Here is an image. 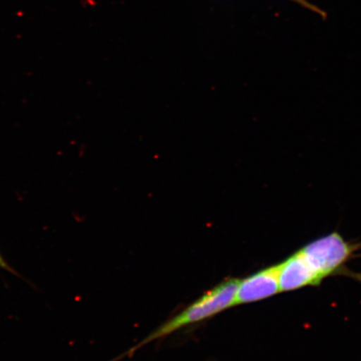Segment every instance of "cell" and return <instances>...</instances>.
<instances>
[{"mask_svg":"<svg viewBox=\"0 0 361 361\" xmlns=\"http://www.w3.org/2000/svg\"><path fill=\"white\" fill-rule=\"evenodd\" d=\"M240 281L237 279H228L219 284L213 290L205 293L200 300L194 302L186 310L180 312L168 322L152 333L150 336L144 338L137 345L130 349L125 355H133L134 352L152 341L170 335L184 326H190L202 322L211 316L222 312L235 305L238 288Z\"/></svg>","mask_w":361,"mask_h":361,"instance_id":"cell-1","label":"cell"},{"mask_svg":"<svg viewBox=\"0 0 361 361\" xmlns=\"http://www.w3.org/2000/svg\"><path fill=\"white\" fill-rule=\"evenodd\" d=\"M355 246L340 233L333 232L316 239L300 250L305 258L322 279L341 269L353 254Z\"/></svg>","mask_w":361,"mask_h":361,"instance_id":"cell-2","label":"cell"},{"mask_svg":"<svg viewBox=\"0 0 361 361\" xmlns=\"http://www.w3.org/2000/svg\"><path fill=\"white\" fill-rule=\"evenodd\" d=\"M279 264L272 266L240 281L235 305L252 303L266 299L281 292Z\"/></svg>","mask_w":361,"mask_h":361,"instance_id":"cell-3","label":"cell"},{"mask_svg":"<svg viewBox=\"0 0 361 361\" xmlns=\"http://www.w3.org/2000/svg\"><path fill=\"white\" fill-rule=\"evenodd\" d=\"M279 278L281 292L317 286L323 279L311 267L300 250L279 264Z\"/></svg>","mask_w":361,"mask_h":361,"instance_id":"cell-4","label":"cell"},{"mask_svg":"<svg viewBox=\"0 0 361 361\" xmlns=\"http://www.w3.org/2000/svg\"><path fill=\"white\" fill-rule=\"evenodd\" d=\"M291 1L299 4L302 7L307 8V10L317 13V15L323 18L324 20H326L327 18V13L326 11H324L318 6H314V4L310 3L308 0H291Z\"/></svg>","mask_w":361,"mask_h":361,"instance_id":"cell-5","label":"cell"},{"mask_svg":"<svg viewBox=\"0 0 361 361\" xmlns=\"http://www.w3.org/2000/svg\"><path fill=\"white\" fill-rule=\"evenodd\" d=\"M0 268L8 271V272H10L13 274H15V275L19 274L16 272L15 269L11 267V266L10 264H8V262L4 259V257L2 256L1 254H0Z\"/></svg>","mask_w":361,"mask_h":361,"instance_id":"cell-6","label":"cell"}]
</instances>
